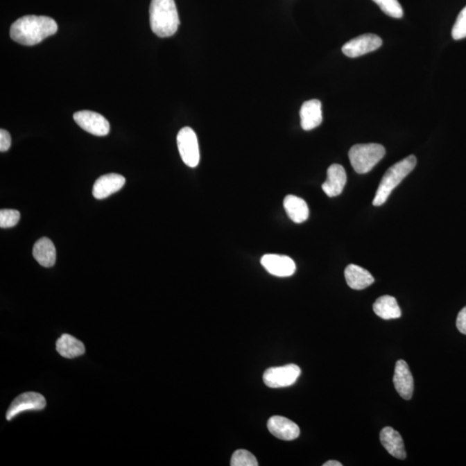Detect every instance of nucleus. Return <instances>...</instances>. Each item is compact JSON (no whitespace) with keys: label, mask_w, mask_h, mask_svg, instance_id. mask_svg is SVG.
<instances>
[{"label":"nucleus","mask_w":466,"mask_h":466,"mask_svg":"<svg viewBox=\"0 0 466 466\" xmlns=\"http://www.w3.org/2000/svg\"><path fill=\"white\" fill-rule=\"evenodd\" d=\"M382 44V39L377 35L365 34L347 42L342 48V52L348 58H356L377 51Z\"/></svg>","instance_id":"1a4fd4ad"},{"label":"nucleus","mask_w":466,"mask_h":466,"mask_svg":"<svg viewBox=\"0 0 466 466\" xmlns=\"http://www.w3.org/2000/svg\"><path fill=\"white\" fill-rule=\"evenodd\" d=\"M74 119L77 125L86 132L94 136H107L110 132V123L108 120L97 112L92 111H80L74 114Z\"/></svg>","instance_id":"6e6552de"},{"label":"nucleus","mask_w":466,"mask_h":466,"mask_svg":"<svg viewBox=\"0 0 466 466\" xmlns=\"http://www.w3.org/2000/svg\"><path fill=\"white\" fill-rule=\"evenodd\" d=\"M151 30L159 37H172L178 30L180 19L175 0H151Z\"/></svg>","instance_id":"f03ea898"},{"label":"nucleus","mask_w":466,"mask_h":466,"mask_svg":"<svg viewBox=\"0 0 466 466\" xmlns=\"http://www.w3.org/2000/svg\"><path fill=\"white\" fill-rule=\"evenodd\" d=\"M381 443L392 456L404 460L407 457L404 440L400 433L390 426L384 427L380 433Z\"/></svg>","instance_id":"2eb2a0df"},{"label":"nucleus","mask_w":466,"mask_h":466,"mask_svg":"<svg viewBox=\"0 0 466 466\" xmlns=\"http://www.w3.org/2000/svg\"><path fill=\"white\" fill-rule=\"evenodd\" d=\"M388 16L401 19L404 16V10L398 0H373Z\"/></svg>","instance_id":"4be33fe9"},{"label":"nucleus","mask_w":466,"mask_h":466,"mask_svg":"<svg viewBox=\"0 0 466 466\" xmlns=\"http://www.w3.org/2000/svg\"><path fill=\"white\" fill-rule=\"evenodd\" d=\"M323 466H342V464L336 460H329L326 462V463H325Z\"/></svg>","instance_id":"cd10ccee"},{"label":"nucleus","mask_w":466,"mask_h":466,"mask_svg":"<svg viewBox=\"0 0 466 466\" xmlns=\"http://www.w3.org/2000/svg\"><path fill=\"white\" fill-rule=\"evenodd\" d=\"M457 327L461 334L466 335V307L458 313L457 318Z\"/></svg>","instance_id":"bb28decb"},{"label":"nucleus","mask_w":466,"mask_h":466,"mask_svg":"<svg viewBox=\"0 0 466 466\" xmlns=\"http://www.w3.org/2000/svg\"><path fill=\"white\" fill-rule=\"evenodd\" d=\"M33 257L42 266H54L56 260V250L54 243L48 238H42L35 243Z\"/></svg>","instance_id":"6ab92c4d"},{"label":"nucleus","mask_w":466,"mask_h":466,"mask_svg":"<svg viewBox=\"0 0 466 466\" xmlns=\"http://www.w3.org/2000/svg\"><path fill=\"white\" fill-rule=\"evenodd\" d=\"M347 173L340 164L331 165L327 169V180L322 189L328 197H336L343 192L347 184Z\"/></svg>","instance_id":"ddd939ff"},{"label":"nucleus","mask_w":466,"mask_h":466,"mask_svg":"<svg viewBox=\"0 0 466 466\" xmlns=\"http://www.w3.org/2000/svg\"><path fill=\"white\" fill-rule=\"evenodd\" d=\"M416 162H417L416 157L414 155H411L402 159V161L397 162L388 169L382 181L379 183V189L377 190L375 198L373 200L374 206H382L383 203L386 202L392 191L415 168Z\"/></svg>","instance_id":"7ed1b4c3"},{"label":"nucleus","mask_w":466,"mask_h":466,"mask_svg":"<svg viewBox=\"0 0 466 466\" xmlns=\"http://www.w3.org/2000/svg\"><path fill=\"white\" fill-rule=\"evenodd\" d=\"M232 466H257L259 462L249 451L239 449L232 454L231 460Z\"/></svg>","instance_id":"5701e85b"},{"label":"nucleus","mask_w":466,"mask_h":466,"mask_svg":"<svg viewBox=\"0 0 466 466\" xmlns=\"http://www.w3.org/2000/svg\"><path fill=\"white\" fill-rule=\"evenodd\" d=\"M393 382L398 394L405 400H411L414 394V379L404 360H398L397 362Z\"/></svg>","instance_id":"9b49d317"},{"label":"nucleus","mask_w":466,"mask_h":466,"mask_svg":"<svg viewBox=\"0 0 466 466\" xmlns=\"http://www.w3.org/2000/svg\"><path fill=\"white\" fill-rule=\"evenodd\" d=\"M56 351L66 359H75L83 355L86 349L83 342L69 334H62L56 342Z\"/></svg>","instance_id":"aec40b11"},{"label":"nucleus","mask_w":466,"mask_h":466,"mask_svg":"<svg viewBox=\"0 0 466 466\" xmlns=\"http://www.w3.org/2000/svg\"><path fill=\"white\" fill-rule=\"evenodd\" d=\"M345 277L349 287L355 291L368 288L375 281L368 270L355 264H350L345 268Z\"/></svg>","instance_id":"f3484780"},{"label":"nucleus","mask_w":466,"mask_h":466,"mask_svg":"<svg viewBox=\"0 0 466 466\" xmlns=\"http://www.w3.org/2000/svg\"><path fill=\"white\" fill-rule=\"evenodd\" d=\"M261 264L270 274L278 277H291L296 270L294 260L288 256L266 254L261 259Z\"/></svg>","instance_id":"9d476101"},{"label":"nucleus","mask_w":466,"mask_h":466,"mask_svg":"<svg viewBox=\"0 0 466 466\" xmlns=\"http://www.w3.org/2000/svg\"><path fill=\"white\" fill-rule=\"evenodd\" d=\"M126 184V178L119 174H108L101 176L95 182L93 196L95 199L102 200L118 192Z\"/></svg>","instance_id":"f8f14e48"},{"label":"nucleus","mask_w":466,"mask_h":466,"mask_svg":"<svg viewBox=\"0 0 466 466\" xmlns=\"http://www.w3.org/2000/svg\"><path fill=\"white\" fill-rule=\"evenodd\" d=\"M451 36L454 40H461L466 37V6L458 14L456 22H455Z\"/></svg>","instance_id":"393cba45"},{"label":"nucleus","mask_w":466,"mask_h":466,"mask_svg":"<svg viewBox=\"0 0 466 466\" xmlns=\"http://www.w3.org/2000/svg\"><path fill=\"white\" fill-rule=\"evenodd\" d=\"M386 153V148L379 144H356L349 151V159L356 173L365 174L382 160Z\"/></svg>","instance_id":"20e7f679"},{"label":"nucleus","mask_w":466,"mask_h":466,"mask_svg":"<svg viewBox=\"0 0 466 466\" xmlns=\"http://www.w3.org/2000/svg\"><path fill=\"white\" fill-rule=\"evenodd\" d=\"M178 146L182 160L190 168H196L200 162L199 144L196 132L190 127H184L178 135Z\"/></svg>","instance_id":"423d86ee"},{"label":"nucleus","mask_w":466,"mask_h":466,"mask_svg":"<svg viewBox=\"0 0 466 466\" xmlns=\"http://www.w3.org/2000/svg\"><path fill=\"white\" fill-rule=\"evenodd\" d=\"M268 429L275 437L282 440H294L300 435V429L294 422L282 416H273L268 422Z\"/></svg>","instance_id":"4468645a"},{"label":"nucleus","mask_w":466,"mask_h":466,"mask_svg":"<svg viewBox=\"0 0 466 466\" xmlns=\"http://www.w3.org/2000/svg\"><path fill=\"white\" fill-rule=\"evenodd\" d=\"M284 207L288 216L295 223H303L309 217L308 204L302 198L295 196H286Z\"/></svg>","instance_id":"a211bd4d"},{"label":"nucleus","mask_w":466,"mask_h":466,"mask_svg":"<svg viewBox=\"0 0 466 466\" xmlns=\"http://www.w3.org/2000/svg\"><path fill=\"white\" fill-rule=\"evenodd\" d=\"M374 312L383 320L398 319L402 311L397 300L393 296L383 295L377 300L373 305Z\"/></svg>","instance_id":"412c9836"},{"label":"nucleus","mask_w":466,"mask_h":466,"mask_svg":"<svg viewBox=\"0 0 466 466\" xmlns=\"http://www.w3.org/2000/svg\"><path fill=\"white\" fill-rule=\"evenodd\" d=\"M10 144H12V137L10 133L6 130H0V151L6 153L10 149Z\"/></svg>","instance_id":"a878e982"},{"label":"nucleus","mask_w":466,"mask_h":466,"mask_svg":"<svg viewBox=\"0 0 466 466\" xmlns=\"http://www.w3.org/2000/svg\"><path fill=\"white\" fill-rule=\"evenodd\" d=\"M58 30V24L51 17L29 15L20 17L12 24L10 36L20 44L33 46L53 36Z\"/></svg>","instance_id":"f257e3e1"},{"label":"nucleus","mask_w":466,"mask_h":466,"mask_svg":"<svg viewBox=\"0 0 466 466\" xmlns=\"http://www.w3.org/2000/svg\"><path fill=\"white\" fill-rule=\"evenodd\" d=\"M301 126L304 130H311L322 123V109L319 100H311L304 102L300 110Z\"/></svg>","instance_id":"dca6fc26"},{"label":"nucleus","mask_w":466,"mask_h":466,"mask_svg":"<svg viewBox=\"0 0 466 466\" xmlns=\"http://www.w3.org/2000/svg\"><path fill=\"white\" fill-rule=\"evenodd\" d=\"M20 220L19 211L3 209L0 211V227L10 228L15 227Z\"/></svg>","instance_id":"b1692460"},{"label":"nucleus","mask_w":466,"mask_h":466,"mask_svg":"<svg viewBox=\"0 0 466 466\" xmlns=\"http://www.w3.org/2000/svg\"><path fill=\"white\" fill-rule=\"evenodd\" d=\"M302 370L296 365H287L280 367H272L266 370L263 379L266 386L277 388L293 386L301 375Z\"/></svg>","instance_id":"39448f33"},{"label":"nucleus","mask_w":466,"mask_h":466,"mask_svg":"<svg viewBox=\"0 0 466 466\" xmlns=\"http://www.w3.org/2000/svg\"><path fill=\"white\" fill-rule=\"evenodd\" d=\"M46 407L44 395L36 392H27L14 399L6 412L7 421H12L21 413L27 411H40Z\"/></svg>","instance_id":"0eeeda50"}]
</instances>
